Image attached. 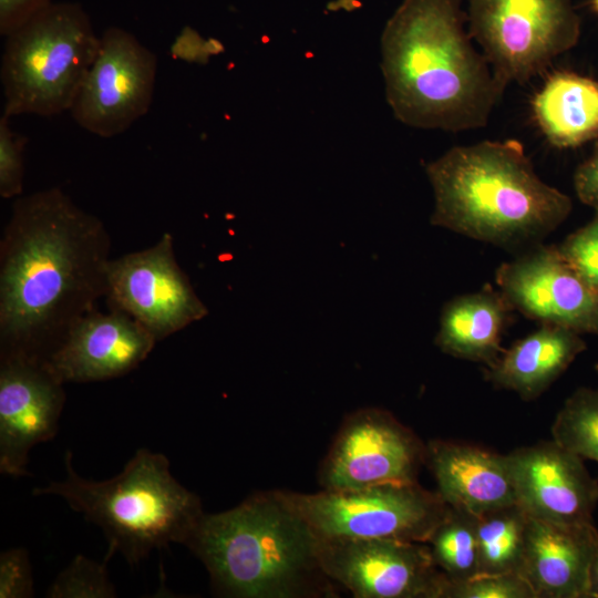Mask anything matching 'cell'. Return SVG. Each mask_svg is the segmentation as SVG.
<instances>
[{"label": "cell", "instance_id": "6da1fadb", "mask_svg": "<svg viewBox=\"0 0 598 598\" xmlns=\"http://www.w3.org/2000/svg\"><path fill=\"white\" fill-rule=\"evenodd\" d=\"M104 223L59 187L13 199L0 240V358L47 362L107 291Z\"/></svg>", "mask_w": 598, "mask_h": 598}, {"label": "cell", "instance_id": "7a4b0ae2", "mask_svg": "<svg viewBox=\"0 0 598 598\" xmlns=\"http://www.w3.org/2000/svg\"><path fill=\"white\" fill-rule=\"evenodd\" d=\"M462 0H403L381 37L385 96L396 120L424 130L487 125L506 85L465 29Z\"/></svg>", "mask_w": 598, "mask_h": 598}, {"label": "cell", "instance_id": "3957f363", "mask_svg": "<svg viewBox=\"0 0 598 598\" xmlns=\"http://www.w3.org/2000/svg\"><path fill=\"white\" fill-rule=\"evenodd\" d=\"M425 172L431 224L509 250L543 243L570 215L571 198L544 182L516 140L451 147Z\"/></svg>", "mask_w": 598, "mask_h": 598}, {"label": "cell", "instance_id": "277c9868", "mask_svg": "<svg viewBox=\"0 0 598 598\" xmlns=\"http://www.w3.org/2000/svg\"><path fill=\"white\" fill-rule=\"evenodd\" d=\"M212 586L233 598L333 596L318 558V537L280 489L255 493L237 506L205 514L187 540Z\"/></svg>", "mask_w": 598, "mask_h": 598}, {"label": "cell", "instance_id": "5b68a950", "mask_svg": "<svg viewBox=\"0 0 598 598\" xmlns=\"http://www.w3.org/2000/svg\"><path fill=\"white\" fill-rule=\"evenodd\" d=\"M65 477L33 489L34 496L63 498L85 519L100 526L109 549L136 565L153 549L186 545L204 515L199 497L179 484L162 453L136 451L123 471L111 480L81 477L65 452Z\"/></svg>", "mask_w": 598, "mask_h": 598}, {"label": "cell", "instance_id": "8992f818", "mask_svg": "<svg viewBox=\"0 0 598 598\" xmlns=\"http://www.w3.org/2000/svg\"><path fill=\"white\" fill-rule=\"evenodd\" d=\"M3 114L55 116L71 111L101 37L76 2H52L4 35Z\"/></svg>", "mask_w": 598, "mask_h": 598}, {"label": "cell", "instance_id": "52a82bcc", "mask_svg": "<svg viewBox=\"0 0 598 598\" xmlns=\"http://www.w3.org/2000/svg\"><path fill=\"white\" fill-rule=\"evenodd\" d=\"M320 539L385 538L426 543L448 505L417 482L317 493L280 491Z\"/></svg>", "mask_w": 598, "mask_h": 598}, {"label": "cell", "instance_id": "ba28073f", "mask_svg": "<svg viewBox=\"0 0 598 598\" xmlns=\"http://www.w3.org/2000/svg\"><path fill=\"white\" fill-rule=\"evenodd\" d=\"M470 34L507 86L542 73L578 41L571 0H468Z\"/></svg>", "mask_w": 598, "mask_h": 598}, {"label": "cell", "instance_id": "9c48e42d", "mask_svg": "<svg viewBox=\"0 0 598 598\" xmlns=\"http://www.w3.org/2000/svg\"><path fill=\"white\" fill-rule=\"evenodd\" d=\"M157 58L133 33L107 28L96 58L70 111L74 122L99 137L127 131L147 114L155 92Z\"/></svg>", "mask_w": 598, "mask_h": 598}, {"label": "cell", "instance_id": "30bf717a", "mask_svg": "<svg viewBox=\"0 0 598 598\" xmlns=\"http://www.w3.org/2000/svg\"><path fill=\"white\" fill-rule=\"evenodd\" d=\"M324 575L357 598H445L447 577L425 543L318 538Z\"/></svg>", "mask_w": 598, "mask_h": 598}, {"label": "cell", "instance_id": "8fae6325", "mask_svg": "<svg viewBox=\"0 0 598 598\" xmlns=\"http://www.w3.org/2000/svg\"><path fill=\"white\" fill-rule=\"evenodd\" d=\"M105 299L109 308L135 319L156 341L208 313L176 260L169 233L148 248L110 260Z\"/></svg>", "mask_w": 598, "mask_h": 598}, {"label": "cell", "instance_id": "7c38bea8", "mask_svg": "<svg viewBox=\"0 0 598 598\" xmlns=\"http://www.w3.org/2000/svg\"><path fill=\"white\" fill-rule=\"evenodd\" d=\"M426 445L381 409L349 415L319 472L323 489H358L384 483L417 482Z\"/></svg>", "mask_w": 598, "mask_h": 598}, {"label": "cell", "instance_id": "4fadbf2b", "mask_svg": "<svg viewBox=\"0 0 598 598\" xmlns=\"http://www.w3.org/2000/svg\"><path fill=\"white\" fill-rule=\"evenodd\" d=\"M495 282L526 318L598 336V297L557 245L540 243L522 250L498 266Z\"/></svg>", "mask_w": 598, "mask_h": 598}, {"label": "cell", "instance_id": "5bb4252c", "mask_svg": "<svg viewBox=\"0 0 598 598\" xmlns=\"http://www.w3.org/2000/svg\"><path fill=\"white\" fill-rule=\"evenodd\" d=\"M64 383L45 362L0 358V472L29 475L31 448L56 434Z\"/></svg>", "mask_w": 598, "mask_h": 598}, {"label": "cell", "instance_id": "9a60e30c", "mask_svg": "<svg viewBox=\"0 0 598 598\" xmlns=\"http://www.w3.org/2000/svg\"><path fill=\"white\" fill-rule=\"evenodd\" d=\"M516 503L528 516L565 525L592 524L598 482L582 458L554 440L506 454Z\"/></svg>", "mask_w": 598, "mask_h": 598}, {"label": "cell", "instance_id": "2e32d148", "mask_svg": "<svg viewBox=\"0 0 598 598\" xmlns=\"http://www.w3.org/2000/svg\"><path fill=\"white\" fill-rule=\"evenodd\" d=\"M109 309V312L94 309L80 319L45 362L64 384L125 375L155 347V338L135 319Z\"/></svg>", "mask_w": 598, "mask_h": 598}, {"label": "cell", "instance_id": "e0dca14e", "mask_svg": "<svg viewBox=\"0 0 598 598\" xmlns=\"http://www.w3.org/2000/svg\"><path fill=\"white\" fill-rule=\"evenodd\" d=\"M597 545L594 524L565 525L529 516L518 574L536 598H589V569Z\"/></svg>", "mask_w": 598, "mask_h": 598}, {"label": "cell", "instance_id": "ac0fdd59", "mask_svg": "<svg viewBox=\"0 0 598 598\" xmlns=\"http://www.w3.org/2000/svg\"><path fill=\"white\" fill-rule=\"evenodd\" d=\"M425 463L448 506L480 516L516 503L506 455L434 440L426 444Z\"/></svg>", "mask_w": 598, "mask_h": 598}, {"label": "cell", "instance_id": "d6986e66", "mask_svg": "<svg viewBox=\"0 0 598 598\" xmlns=\"http://www.w3.org/2000/svg\"><path fill=\"white\" fill-rule=\"evenodd\" d=\"M582 334L543 323L516 340L491 364L484 379L494 388L515 392L522 400L539 398L586 350Z\"/></svg>", "mask_w": 598, "mask_h": 598}, {"label": "cell", "instance_id": "ffe728a7", "mask_svg": "<svg viewBox=\"0 0 598 598\" xmlns=\"http://www.w3.org/2000/svg\"><path fill=\"white\" fill-rule=\"evenodd\" d=\"M513 311L502 291L489 285L458 295L443 306L434 342L451 357L491 365L504 351L502 338Z\"/></svg>", "mask_w": 598, "mask_h": 598}, {"label": "cell", "instance_id": "44dd1931", "mask_svg": "<svg viewBox=\"0 0 598 598\" xmlns=\"http://www.w3.org/2000/svg\"><path fill=\"white\" fill-rule=\"evenodd\" d=\"M533 114L549 144L580 146L598 136V81L573 72L551 74L534 96Z\"/></svg>", "mask_w": 598, "mask_h": 598}, {"label": "cell", "instance_id": "7402d4cb", "mask_svg": "<svg viewBox=\"0 0 598 598\" xmlns=\"http://www.w3.org/2000/svg\"><path fill=\"white\" fill-rule=\"evenodd\" d=\"M528 524V514L517 503L476 516L478 574L518 573Z\"/></svg>", "mask_w": 598, "mask_h": 598}, {"label": "cell", "instance_id": "603a6c76", "mask_svg": "<svg viewBox=\"0 0 598 598\" xmlns=\"http://www.w3.org/2000/svg\"><path fill=\"white\" fill-rule=\"evenodd\" d=\"M432 558L450 584L480 573L476 516L448 506L427 542Z\"/></svg>", "mask_w": 598, "mask_h": 598}, {"label": "cell", "instance_id": "cb8c5ba5", "mask_svg": "<svg viewBox=\"0 0 598 598\" xmlns=\"http://www.w3.org/2000/svg\"><path fill=\"white\" fill-rule=\"evenodd\" d=\"M553 440L598 463V388L577 389L563 404L551 425Z\"/></svg>", "mask_w": 598, "mask_h": 598}, {"label": "cell", "instance_id": "d4e9b609", "mask_svg": "<svg viewBox=\"0 0 598 598\" xmlns=\"http://www.w3.org/2000/svg\"><path fill=\"white\" fill-rule=\"evenodd\" d=\"M114 551L107 549L103 563L78 555L48 588L49 598H113L116 590L107 574V561Z\"/></svg>", "mask_w": 598, "mask_h": 598}, {"label": "cell", "instance_id": "484cf974", "mask_svg": "<svg viewBox=\"0 0 598 598\" xmlns=\"http://www.w3.org/2000/svg\"><path fill=\"white\" fill-rule=\"evenodd\" d=\"M445 598H536L527 581L516 571L478 574L450 584Z\"/></svg>", "mask_w": 598, "mask_h": 598}, {"label": "cell", "instance_id": "4316f807", "mask_svg": "<svg viewBox=\"0 0 598 598\" xmlns=\"http://www.w3.org/2000/svg\"><path fill=\"white\" fill-rule=\"evenodd\" d=\"M558 246L590 290L598 297V213Z\"/></svg>", "mask_w": 598, "mask_h": 598}, {"label": "cell", "instance_id": "83f0119b", "mask_svg": "<svg viewBox=\"0 0 598 598\" xmlns=\"http://www.w3.org/2000/svg\"><path fill=\"white\" fill-rule=\"evenodd\" d=\"M10 117H0V196L16 199L23 193L24 138L16 133L9 122Z\"/></svg>", "mask_w": 598, "mask_h": 598}, {"label": "cell", "instance_id": "f1b7e54d", "mask_svg": "<svg viewBox=\"0 0 598 598\" xmlns=\"http://www.w3.org/2000/svg\"><path fill=\"white\" fill-rule=\"evenodd\" d=\"M33 576L28 551L11 548L0 555V598L33 597Z\"/></svg>", "mask_w": 598, "mask_h": 598}, {"label": "cell", "instance_id": "f546056e", "mask_svg": "<svg viewBox=\"0 0 598 598\" xmlns=\"http://www.w3.org/2000/svg\"><path fill=\"white\" fill-rule=\"evenodd\" d=\"M574 188L578 199L598 213V145L576 168Z\"/></svg>", "mask_w": 598, "mask_h": 598}, {"label": "cell", "instance_id": "4dcf8cb0", "mask_svg": "<svg viewBox=\"0 0 598 598\" xmlns=\"http://www.w3.org/2000/svg\"><path fill=\"white\" fill-rule=\"evenodd\" d=\"M53 0H0V33L8 34Z\"/></svg>", "mask_w": 598, "mask_h": 598}, {"label": "cell", "instance_id": "1f68e13d", "mask_svg": "<svg viewBox=\"0 0 598 598\" xmlns=\"http://www.w3.org/2000/svg\"><path fill=\"white\" fill-rule=\"evenodd\" d=\"M588 596L589 598H598V545L589 569Z\"/></svg>", "mask_w": 598, "mask_h": 598}, {"label": "cell", "instance_id": "d6a6232c", "mask_svg": "<svg viewBox=\"0 0 598 598\" xmlns=\"http://www.w3.org/2000/svg\"><path fill=\"white\" fill-rule=\"evenodd\" d=\"M595 11L598 13V0H592Z\"/></svg>", "mask_w": 598, "mask_h": 598}]
</instances>
